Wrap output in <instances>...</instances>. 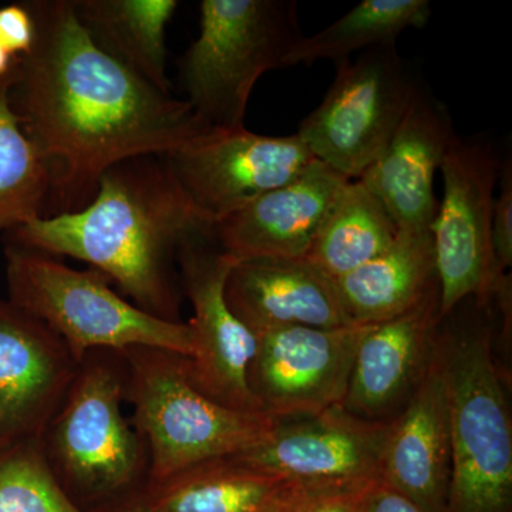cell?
<instances>
[{
	"mask_svg": "<svg viewBox=\"0 0 512 512\" xmlns=\"http://www.w3.org/2000/svg\"><path fill=\"white\" fill-rule=\"evenodd\" d=\"M23 3L35 42L13 64L10 106L49 171L47 218L86 208L114 164L167 156L207 130L187 101L94 45L72 0Z\"/></svg>",
	"mask_w": 512,
	"mask_h": 512,
	"instance_id": "obj_1",
	"label": "cell"
},
{
	"mask_svg": "<svg viewBox=\"0 0 512 512\" xmlns=\"http://www.w3.org/2000/svg\"><path fill=\"white\" fill-rule=\"evenodd\" d=\"M212 224L194 207L164 156L114 164L86 208L8 232V244L86 262L156 318L181 322L178 254Z\"/></svg>",
	"mask_w": 512,
	"mask_h": 512,
	"instance_id": "obj_2",
	"label": "cell"
},
{
	"mask_svg": "<svg viewBox=\"0 0 512 512\" xmlns=\"http://www.w3.org/2000/svg\"><path fill=\"white\" fill-rule=\"evenodd\" d=\"M500 322L511 326V311L470 298L437 329L451 439L446 512H512V420L494 350Z\"/></svg>",
	"mask_w": 512,
	"mask_h": 512,
	"instance_id": "obj_3",
	"label": "cell"
},
{
	"mask_svg": "<svg viewBox=\"0 0 512 512\" xmlns=\"http://www.w3.org/2000/svg\"><path fill=\"white\" fill-rule=\"evenodd\" d=\"M124 400L147 447L148 483L214 458L238 456L269 436L276 421L215 402L188 375L187 357L156 348L120 352Z\"/></svg>",
	"mask_w": 512,
	"mask_h": 512,
	"instance_id": "obj_4",
	"label": "cell"
},
{
	"mask_svg": "<svg viewBox=\"0 0 512 512\" xmlns=\"http://www.w3.org/2000/svg\"><path fill=\"white\" fill-rule=\"evenodd\" d=\"M5 256L9 302L45 323L77 362L93 350L131 348L191 357L188 323L144 312L114 291L110 279L97 269L77 271L57 256L16 244L6 245Z\"/></svg>",
	"mask_w": 512,
	"mask_h": 512,
	"instance_id": "obj_5",
	"label": "cell"
},
{
	"mask_svg": "<svg viewBox=\"0 0 512 512\" xmlns=\"http://www.w3.org/2000/svg\"><path fill=\"white\" fill-rule=\"evenodd\" d=\"M302 37L292 0H202L200 35L178 60L184 100L208 128L245 127L259 77Z\"/></svg>",
	"mask_w": 512,
	"mask_h": 512,
	"instance_id": "obj_6",
	"label": "cell"
},
{
	"mask_svg": "<svg viewBox=\"0 0 512 512\" xmlns=\"http://www.w3.org/2000/svg\"><path fill=\"white\" fill-rule=\"evenodd\" d=\"M120 352L93 350L80 363L66 399L43 433L57 483L72 500H106L148 483V453L123 413Z\"/></svg>",
	"mask_w": 512,
	"mask_h": 512,
	"instance_id": "obj_7",
	"label": "cell"
},
{
	"mask_svg": "<svg viewBox=\"0 0 512 512\" xmlns=\"http://www.w3.org/2000/svg\"><path fill=\"white\" fill-rule=\"evenodd\" d=\"M421 89L396 46L373 47L336 66L328 93L296 134L316 161L359 180L382 156Z\"/></svg>",
	"mask_w": 512,
	"mask_h": 512,
	"instance_id": "obj_8",
	"label": "cell"
},
{
	"mask_svg": "<svg viewBox=\"0 0 512 512\" xmlns=\"http://www.w3.org/2000/svg\"><path fill=\"white\" fill-rule=\"evenodd\" d=\"M501 165L503 158L494 143L461 137L441 164L444 194L431 227L440 318L466 299L491 301L511 285V275H500L495 269L491 247V218Z\"/></svg>",
	"mask_w": 512,
	"mask_h": 512,
	"instance_id": "obj_9",
	"label": "cell"
},
{
	"mask_svg": "<svg viewBox=\"0 0 512 512\" xmlns=\"http://www.w3.org/2000/svg\"><path fill=\"white\" fill-rule=\"evenodd\" d=\"M235 264L218 247L212 231L192 238L178 254L181 291L194 312L188 322L192 333L188 375L215 402L262 413L248 387L258 338L232 313L225 299V284Z\"/></svg>",
	"mask_w": 512,
	"mask_h": 512,
	"instance_id": "obj_10",
	"label": "cell"
},
{
	"mask_svg": "<svg viewBox=\"0 0 512 512\" xmlns=\"http://www.w3.org/2000/svg\"><path fill=\"white\" fill-rule=\"evenodd\" d=\"M164 157L211 224L293 180L315 160L298 134L261 136L247 127L207 128Z\"/></svg>",
	"mask_w": 512,
	"mask_h": 512,
	"instance_id": "obj_11",
	"label": "cell"
},
{
	"mask_svg": "<svg viewBox=\"0 0 512 512\" xmlns=\"http://www.w3.org/2000/svg\"><path fill=\"white\" fill-rule=\"evenodd\" d=\"M366 328L289 326L256 336L248 387L259 410L291 420L342 406Z\"/></svg>",
	"mask_w": 512,
	"mask_h": 512,
	"instance_id": "obj_12",
	"label": "cell"
},
{
	"mask_svg": "<svg viewBox=\"0 0 512 512\" xmlns=\"http://www.w3.org/2000/svg\"><path fill=\"white\" fill-rule=\"evenodd\" d=\"M387 423L360 419L342 406L278 420L261 444L237 457L309 493L362 490L380 480Z\"/></svg>",
	"mask_w": 512,
	"mask_h": 512,
	"instance_id": "obj_13",
	"label": "cell"
},
{
	"mask_svg": "<svg viewBox=\"0 0 512 512\" xmlns=\"http://www.w3.org/2000/svg\"><path fill=\"white\" fill-rule=\"evenodd\" d=\"M79 366L45 323L0 301V446L42 439Z\"/></svg>",
	"mask_w": 512,
	"mask_h": 512,
	"instance_id": "obj_14",
	"label": "cell"
},
{
	"mask_svg": "<svg viewBox=\"0 0 512 512\" xmlns=\"http://www.w3.org/2000/svg\"><path fill=\"white\" fill-rule=\"evenodd\" d=\"M440 291L384 322L367 325L342 407L353 416L389 423L426 375L440 325Z\"/></svg>",
	"mask_w": 512,
	"mask_h": 512,
	"instance_id": "obj_15",
	"label": "cell"
},
{
	"mask_svg": "<svg viewBox=\"0 0 512 512\" xmlns=\"http://www.w3.org/2000/svg\"><path fill=\"white\" fill-rule=\"evenodd\" d=\"M457 138L447 107L423 86L382 156L359 178L399 232L431 231L439 205L434 177Z\"/></svg>",
	"mask_w": 512,
	"mask_h": 512,
	"instance_id": "obj_16",
	"label": "cell"
},
{
	"mask_svg": "<svg viewBox=\"0 0 512 512\" xmlns=\"http://www.w3.org/2000/svg\"><path fill=\"white\" fill-rule=\"evenodd\" d=\"M346 181L313 160L293 180L214 222L212 237L235 261L306 258L320 222Z\"/></svg>",
	"mask_w": 512,
	"mask_h": 512,
	"instance_id": "obj_17",
	"label": "cell"
},
{
	"mask_svg": "<svg viewBox=\"0 0 512 512\" xmlns=\"http://www.w3.org/2000/svg\"><path fill=\"white\" fill-rule=\"evenodd\" d=\"M451 478L450 420L436 355L402 412L387 423L380 481L424 512H446Z\"/></svg>",
	"mask_w": 512,
	"mask_h": 512,
	"instance_id": "obj_18",
	"label": "cell"
},
{
	"mask_svg": "<svg viewBox=\"0 0 512 512\" xmlns=\"http://www.w3.org/2000/svg\"><path fill=\"white\" fill-rule=\"evenodd\" d=\"M225 299L256 336L289 326L353 325L343 311L335 281L308 258L237 261L225 284Z\"/></svg>",
	"mask_w": 512,
	"mask_h": 512,
	"instance_id": "obj_19",
	"label": "cell"
},
{
	"mask_svg": "<svg viewBox=\"0 0 512 512\" xmlns=\"http://www.w3.org/2000/svg\"><path fill=\"white\" fill-rule=\"evenodd\" d=\"M303 488L237 456L195 464L158 483H147L130 510L138 512H279Z\"/></svg>",
	"mask_w": 512,
	"mask_h": 512,
	"instance_id": "obj_20",
	"label": "cell"
},
{
	"mask_svg": "<svg viewBox=\"0 0 512 512\" xmlns=\"http://www.w3.org/2000/svg\"><path fill=\"white\" fill-rule=\"evenodd\" d=\"M353 325H373L410 311L439 291L429 232H399L383 254L335 281Z\"/></svg>",
	"mask_w": 512,
	"mask_h": 512,
	"instance_id": "obj_21",
	"label": "cell"
},
{
	"mask_svg": "<svg viewBox=\"0 0 512 512\" xmlns=\"http://www.w3.org/2000/svg\"><path fill=\"white\" fill-rule=\"evenodd\" d=\"M92 42L164 93H171L165 32L177 0H72Z\"/></svg>",
	"mask_w": 512,
	"mask_h": 512,
	"instance_id": "obj_22",
	"label": "cell"
},
{
	"mask_svg": "<svg viewBox=\"0 0 512 512\" xmlns=\"http://www.w3.org/2000/svg\"><path fill=\"white\" fill-rule=\"evenodd\" d=\"M397 235L383 202L362 180H349L336 192L306 258L338 281L383 254Z\"/></svg>",
	"mask_w": 512,
	"mask_h": 512,
	"instance_id": "obj_23",
	"label": "cell"
},
{
	"mask_svg": "<svg viewBox=\"0 0 512 512\" xmlns=\"http://www.w3.org/2000/svg\"><path fill=\"white\" fill-rule=\"evenodd\" d=\"M431 16L427 0H363L328 28L303 36L285 57L284 67L330 60L349 62L355 52L396 46L404 30L421 29Z\"/></svg>",
	"mask_w": 512,
	"mask_h": 512,
	"instance_id": "obj_24",
	"label": "cell"
},
{
	"mask_svg": "<svg viewBox=\"0 0 512 512\" xmlns=\"http://www.w3.org/2000/svg\"><path fill=\"white\" fill-rule=\"evenodd\" d=\"M12 70L0 77V232L49 214L50 175L10 106Z\"/></svg>",
	"mask_w": 512,
	"mask_h": 512,
	"instance_id": "obj_25",
	"label": "cell"
},
{
	"mask_svg": "<svg viewBox=\"0 0 512 512\" xmlns=\"http://www.w3.org/2000/svg\"><path fill=\"white\" fill-rule=\"evenodd\" d=\"M0 512H86L60 487L42 441L0 446Z\"/></svg>",
	"mask_w": 512,
	"mask_h": 512,
	"instance_id": "obj_26",
	"label": "cell"
},
{
	"mask_svg": "<svg viewBox=\"0 0 512 512\" xmlns=\"http://www.w3.org/2000/svg\"><path fill=\"white\" fill-rule=\"evenodd\" d=\"M500 192L494 200L491 218V247L498 274L508 275L512 265V163L504 158L500 171Z\"/></svg>",
	"mask_w": 512,
	"mask_h": 512,
	"instance_id": "obj_27",
	"label": "cell"
},
{
	"mask_svg": "<svg viewBox=\"0 0 512 512\" xmlns=\"http://www.w3.org/2000/svg\"><path fill=\"white\" fill-rule=\"evenodd\" d=\"M35 42V23L25 3L0 8V46L19 57L29 53Z\"/></svg>",
	"mask_w": 512,
	"mask_h": 512,
	"instance_id": "obj_28",
	"label": "cell"
},
{
	"mask_svg": "<svg viewBox=\"0 0 512 512\" xmlns=\"http://www.w3.org/2000/svg\"><path fill=\"white\" fill-rule=\"evenodd\" d=\"M359 512H424L392 487L376 481L363 491Z\"/></svg>",
	"mask_w": 512,
	"mask_h": 512,
	"instance_id": "obj_29",
	"label": "cell"
},
{
	"mask_svg": "<svg viewBox=\"0 0 512 512\" xmlns=\"http://www.w3.org/2000/svg\"><path fill=\"white\" fill-rule=\"evenodd\" d=\"M367 488V487H366ZM362 490L306 491L299 512H359Z\"/></svg>",
	"mask_w": 512,
	"mask_h": 512,
	"instance_id": "obj_30",
	"label": "cell"
},
{
	"mask_svg": "<svg viewBox=\"0 0 512 512\" xmlns=\"http://www.w3.org/2000/svg\"><path fill=\"white\" fill-rule=\"evenodd\" d=\"M16 57L9 55L2 46H0V77L8 74L12 70L13 64H15Z\"/></svg>",
	"mask_w": 512,
	"mask_h": 512,
	"instance_id": "obj_31",
	"label": "cell"
},
{
	"mask_svg": "<svg viewBox=\"0 0 512 512\" xmlns=\"http://www.w3.org/2000/svg\"><path fill=\"white\" fill-rule=\"evenodd\" d=\"M306 491H303L301 495H299L298 498H296L295 501H293L292 504H289L288 507L284 508V510L279 512H299V508H301V504L303 501V497H305Z\"/></svg>",
	"mask_w": 512,
	"mask_h": 512,
	"instance_id": "obj_32",
	"label": "cell"
},
{
	"mask_svg": "<svg viewBox=\"0 0 512 512\" xmlns=\"http://www.w3.org/2000/svg\"><path fill=\"white\" fill-rule=\"evenodd\" d=\"M126 512H138V511L128 510V511H126Z\"/></svg>",
	"mask_w": 512,
	"mask_h": 512,
	"instance_id": "obj_33",
	"label": "cell"
}]
</instances>
